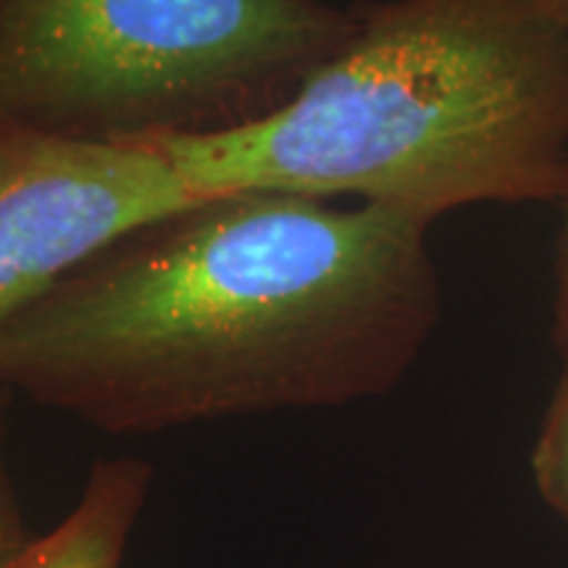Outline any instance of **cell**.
Returning a JSON list of instances; mask_svg holds the SVG:
<instances>
[{"mask_svg":"<svg viewBox=\"0 0 568 568\" xmlns=\"http://www.w3.org/2000/svg\"><path fill=\"white\" fill-rule=\"evenodd\" d=\"M432 222L216 193L113 240L0 329V387L105 435L393 393L443 311Z\"/></svg>","mask_w":568,"mask_h":568,"instance_id":"1","label":"cell"},{"mask_svg":"<svg viewBox=\"0 0 568 568\" xmlns=\"http://www.w3.org/2000/svg\"><path fill=\"white\" fill-rule=\"evenodd\" d=\"M295 98L234 132L159 142L197 193L355 197L437 216L556 203L568 32L531 0H361Z\"/></svg>","mask_w":568,"mask_h":568,"instance_id":"2","label":"cell"},{"mask_svg":"<svg viewBox=\"0 0 568 568\" xmlns=\"http://www.w3.org/2000/svg\"><path fill=\"white\" fill-rule=\"evenodd\" d=\"M353 30L326 0H0V132L159 145L264 122Z\"/></svg>","mask_w":568,"mask_h":568,"instance_id":"3","label":"cell"},{"mask_svg":"<svg viewBox=\"0 0 568 568\" xmlns=\"http://www.w3.org/2000/svg\"><path fill=\"white\" fill-rule=\"evenodd\" d=\"M197 197L155 145L0 132V329L90 255Z\"/></svg>","mask_w":568,"mask_h":568,"instance_id":"4","label":"cell"},{"mask_svg":"<svg viewBox=\"0 0 568 568\" xmlns=\"http://www.w3.org/2000/svg\"><path fill=\"white\" fill-rule=\"evenodd\" d=\"M151 485L153 468L142 458L95 460L74 508L3 568H124Z\"/></svg>","mask_w":568,"mask_h":568,"instance_id":"5","label":"cell"},{"mask_svg":"<svg viewBox=\"0 0 568 568\" xmlns=\"http://www.w3.org/2000/svg\"><path fill=\"white\" fill-rule=\"evenodd\" d=\"M539 497L568 524V374H560L531 450Z\"/></svg>","mask_w":568,"mask_h":568,"instance_id":"6","label":"cell"},{"mask_svg":"<svg viewBox=\"0 0 568 568\" xmlns=\"http://www.w3.org/2000/svg\"><path fill=\"white\" fill-rule=\"evenodd\" d=\"M9 406L11 393L0 389V568L27 548L32 535L27 529L24 508H21L17 485H13L6 439H9Z\"/></svg>","mask_w":568,"mask_h":568,"instance_id":"7","label":"cell"},{"mask_svg":"<svg viewBox=\"0 0 568 568\" xmlns=\"http://www.w3.org/2000/svg\"><path fill=\"white\" fill-rule=\"evenodd\" d=\"M564 213V224L558 234V258H556V322H552V343H556L558 358L568 374V174L564 193L556 201Z\"/></svg>","mask_w":568,"mask_h":568,"instance_id":"8","label":"cell"},{"mask_svg":"<svg viewBox=\"0 0 568 568\" xmlns=\"http://www.w3.org/2000/svg\"><path fill=\"white\" fill-rule=\"evenodd\" d=\"M537 6V11L542 17H548L552 24H558L560 30L568 32V0H531Z\"/></svg>","mask_w":568,"mask_h":568,"instance_id":"9","label":"cell"}]
</instances>
